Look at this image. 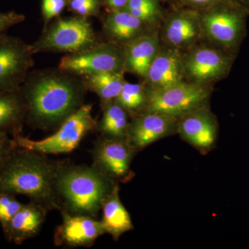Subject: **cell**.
Wrapping results in <instances>:
<instances>
[{
    "instance_id": "cell-1",
    "label": "cell",
    "mask_w": 249,
    "mask_h": 249,
    "mask_svg": "<svg viewBox=\"0 0 249 249\" xmlns=\"http://www.w3.org/2000/svg\"><path fill=\"white\" fill-rule=\"evenodd\" d=\"M25 123L34 128H58L84 105L87 90L80 77L59 69L30 72L19 88Z\"/></svg>"
},
{
    "instance_id": "cell-2",
    "label": "cell",
    "mask_w": 249,
    "mask_h": 249,
    "mask_svg": "<svg viewBox=\"0 0 249 249\" xmlns=\"http://www.w3.org/2000/svg\"><path fill=\"white\" fill-rule=\"evenodd\" d=\"M59 163L43 154L16 147L0 168V193L21 195L49 211L58 210L55 181Z\"/></svg>"
},
{
    "instance_id": "cell-3",
    "label": "cell",
    "mask_w": 249,
    "mask_h": 249,
    "mask_svg": "<svg viewBox=\"0 0 249 249\" xmlns=\"http://www.w3.org/2000/svg\"><path fill=\"white\" fill-rule=\"evenodd\" d=\"M117 184L92 165L60 161L55 181L58 211L97 218L103 203Z\"/></svg>"
},
{
    "instance_id": "cell-4",
    "label": "cell",
    "mask_w": 249,
    "mask_h": 249,
    "mask_svg": "<svg viewBox=\"0 0 249 249\" xmlns=\"http://www.w3.org/2000/svg\"><path fill=\"white\" fill-rule=\"evenodd\" d=\"M204 40L237 54L247 33L249 9L239 0L199 11Z\"/></svg>"
},
{
    "instance_id": "cell-5",
    "label": "cell",
    "mask_w": 249,
    "mask_h": 249,
    "mask_svg": "<svg viewBox=\"0 0 249 249\" xmlns=\"http://www.w3.org/2000/svg\"><path fill=\"white\" fill-rule=\"evenodd\" d=\"M97 121L92 116V105L84 104L58 127L55 133L42 140H32L21 134L13 138L18 147L43 155H60L74 150L87 134L95 130Z\"/></svg>"
},
{
    "instance_id": "cell-6",
    "label": "cell",
    "mask_w": 249,
    "mask_h": 249,
    "mask_svg": "<svg viewBox=\"0 0 249 249\" xmlns=\"http://www.w3.org/2000/svg\"><path fill=\"white\" fill-rule=\"evenodd\" d=\"M98 42L97 36L88 18L76 16L57 18L43 29L42 35L32 47L35 53L71 54L85 50Z\"/></svg>"
},
{
    "instance_id": "cell-7",
    "label": "cell",
    "mask_w": 249,
    "mask_h": 249,
    "mask_svg": "<svg viewBox=\"0 0 249 249\" xmlns=\"http://www.w3.org/2000/svg\"><path fill=\"white\" fill-rule=\"evenodd\" d=\"M147 90L145 111L179 118L199 108L209 106L213 88L183 80L163 89H152L147 86Z\"/></svg>"
},
{
    "instance_id": "cell-8",
    "label": "cell",
    "mask_w": 249,
    "mask_h": 249,
    "mask_svg": "<svg viewBox=\"0 0 249 249\" xmlns=\"http://www.w3.org/2000/svg\"><path fill=\"white\" fill-rule=\"evenodd\" d=\"M237 54L211 45L199 44L183 52L184 80L212 86L229 75Z\"/></svg>"
},
{
    "instance_id": "cell-9",
    "label": "cell",
    "mask_w": 249,
    "mask_h": 249,
    "mask_svg": "<svg viewBox=\"0 0 249 249\" xmlns=\"http://www.w3.org/2000/svg\"><path fill=\"white\" fill-rule=\"evenodd\" d=\"M124 60V47L109 41L98 42L85 50L67 54L60 60L58 69L78 77L107 72L125 73Z\"/></svg>"
},
{
    "instance_id": "cell-10",
    "label": "cell",
    "mask_w": 249,
    "mask_h": 249,
    "mask_svg": "<svg viewBox=\"0 0 249 249\" xmlns=\"http://www.w3.org/2000/svg\"><path fill=\"white\" fill-rule=\"evenodd\" d=\"M34 54L32 45L19 37L0 35V93L19 89L34 65Z\"/></svg>"
},
{
    "instance_id": "cell-11",
    "label": "cell",
    "mask_w": 249,
    "mask_h": 249,
    "mask_svg": "<svg viewBox=\"0 0 249 249\" xmlns=\"http://www.w3.org/2000/svg\"><path fill=\"white\" fill-rule=\"evenodd\" d=\"M91 154V165L116 182L127 183L133 178L131 165L137 152L127 139L99 136Z\"/></svg>"
},
{
    "instance_id": "cell-12",
    "label": "cell",
    "mask_w": 249,
    "mask_h": 249,
    "mask_svg": "<svg viewBox=\"0 0 249 249\" xmlns=\"http://www.w3.org/2000/svg\"><path fill=\"white\" fill-rule=\"evenodd\" d=\"M178 134L203 155L213 150L219 136L217 117L209 106L196 109L178 118Z\"/></svg>"
},
{
    "instance_id": "cell-13",
    "label": "cell",
    "mask_w": 249,
    "mask_h": 249,
    "mask_svg": "<svg viewBox=\"0 0 249 249\" xmlns=\"http://www.w3.org/2000/svg\"><path fill=\"white\" fill-rule=\"evenodd\" d=\"M160 42L181 52L204 40L199 11L184 8L173 11L163 19Z\"/></svg>"
},
{
    "instance_id": "cell-14",
    "label": "cell",
    "mask_w": 249,
    "mask_h": 249,
    "mask_svg": "<svg viewBox=\"0 0 249 249\" xmlns=\"http://www.w3.org/2000/svg\"><path fill=\"white\" fill-rule=\"evenodd\" d=\"M178 118L144 111L131 119L127 139L138 152L160 139L178 134Z\"/></svg>"
},
{
    "instance_id": "cell-15",
    "label": "cell",
    "mask_w": 249,
    "mask_h": 249,
    "mask_svg": "<svg viewBox=\"0 0 249 249\" xmlns=\"http://www.w3.org/2000/svg\"><path fill=\"white\" fill-rule=\"evenodd\" d=\"M60 213L62 222L54 234V244L58 247H91L98 237L106 234L97 218Z\"/></svg>"
},
{
    "instance_id": "cell-16",
    "label": "cell",
    "mask_w": 249,
    "mask_h": 249,
    "mask_svg": "<svg viewBox=\"0 0 249 249\" xmlns=\"http://www.w3.org/2000/svg\"><path fill=\"white\" fill-rule=\"evenodd\" d=\"M183 52L160 43V50L144 78L148 88L158 89L183 81Z\"/></svg>"
},
{
    "instance_id": "cell-17",
    "label": "cell",
    "mask_w": 249,
    "mask_h": 249,
    "mask_svg": "<svg viewBox=\"0 0 249 249\" xmlns=\"http://www.w3.org/2000/svg\"><path fill=\"white\" fill-rule=\"evenodd\" d=\"M49 210L43 205L30 201L24 204L4 231L5 239L16 245L38 235L45 224Z\"/></svg>"
},
{
    "instance_id": "cell-18",
    "label": "cell",
    "mask_w": 249,
    "mask_h": 249,
    "mask_svg": "<svg viewBox=\"0 0 249 249\" xmlns=\"http://www.w3.org/2000/svg\"><path fill=\"white\" fill-rule=\"evenodd\" d=\"M160 46V36L157 30L140 36L124 46L125 72L144 80Z\"/></svg>"
},
{
    "instance_id": "cell-19",
    "label": "cell",
    "mask_w": 249,
    "mask_h": 249,
    "mask_svg": "<svg viewBox=\"0 0 249 249\" xmlns=\"http://www.w3.org/2000/svg\"><path fill=\"white\" fill-rule=\"evenodd\" d=\"M103 30L109 42L123 47L134 39L155 31L126 10L108 11L103 20Z\"/></svg>"
},
{
    "instance_id": "cell-20",
    "label": "cell",
    "mask_w": 249,
    "mask_h": 249,
    "mask_svg": "<svg viewBox=\"0 0 249 249\" xmlns=\"http://www.w3.org/2000/svg\"><path fill=\"white\" fill-rule=\"evenodd\" d=\"M119 191V184H117L101 208V222L106 234H109L114 241L119 240L125 232L134 230L130 214L121 201Z\"/></svg>"
},
{
    "instance_id": "cell-21",
    "label": "cell",
    "mask_w": 249,
    "mask_h": 249,
    "mask_svg": "<svg viewBox=\"0 0 249 249\" xmlns=\"http://www.w3.org/2000/svg\"><path fill=\"white\" fill-rule=\"evenodd\" d=\"M26 109L19 90L0 93V132L11 137L22 134Z\"/></svg>"
},
{
    "instance_id": "cell-22",
    "label": "cell",
    "mask_w": 249,
    "mask_h": 249,
    "mask_svg": "<svg viewBox=\"0 0 249 249\" xmlns=\"http://www.w3.org/2000/svg\"><path fill=\"white\" fill-rule=\"evenodd\" d=\"M103 114L96 129L100 136L111 139H127L131 119L128 113L115 100L102 105Z\"/></svg>"
},
{
    "instance_id": "cell-23",
    "label": "cell",
    "mask_w": 249,
    "mask_h": 249,
    "mask_svg": "<svg viewBox=\"0 0 249 249\" xmlns=\"http://www.w3.org/2000/svg\"><path fill=\"white\" fill-rule=\"evenodd\" d=\"M124 72H107L80 77L87 90L96 93L101 106L115 100L122 89L124 82Z\"/></svg>"
},
{
    "instance_id": "cell-24",
    "label": "cell",
    "mask_w": 249,
    "mask_h": 249,
    "mask_svg": "<svg viewBox=\"0 0 249 249\" xmlns=\"http://www.w3.org/2000/svg\"><path fill=\"white\" fill-rule=\"evenodd\" d=\"M115 101L128 113L130 119L144 112L147 103V90L144 83L124 82Z\"/></svg>"
},
{
    "instance_id": "cell-25",
    "label": "cell",
    "mask_w": 249,
    "mask_h": 249,
    "mask_svg": "<svg viewBox=\"0 0 249 249\" xmlns=\"http://www.w3.org/2000/svg\"><path fill=\"white\" fill-rule=\"evenodd\" d=\"M124 10L138 18L152 30H156L163 19L160 0H128Z\"/></svg>"
},
{
    "instance_id": "cell-26",
    "label": "cell",
    "mask_w": 249,
    "mask_h": 249,
    "mask_svg": "<svg viewBox=\"0 0 249 249\" xmlns=\"http://www.w3.org/2000/svg\"><path fill=\"white\" fill-rule=\"evenodd\" d=\"M22 203L16 196L9 193H0V226L4 231L15 214L22 207Z\"/></svg>"
},
{
    "instance_id": "cell-27",
    "label": "cell",
    "mask_w": 249,
    "mask_h": 249,
    "mask_svg": "<svg viewBox=\"0 0 249 249\" xmlns=\"http://www.w3.org/2000/svg\"><path fill=\"white\" fill-rule=\"evenodd\" d=\"M103 6V0H67L69 11L80 17H98Z\"/></svg>"
},
{
    "instance_id": "cell-28",
    "label": "cell",
    "mask_w": 249,
    "mask_h": 249,
    "mask_svg": "<svg viewBox=\"0 0 249 249\" xmlns=\"http://www.w3.org/2000/svg\"><path fill=\"white\" fill-rule=\"evenodd\" d=\"M67 6V0H42V19L44 28L48 27L52 19L58 18Z\"/></svg>"
},
{
    "instance_id": "cell-29",
    "label": "cell",
    "mask_w": 249,
    "mask_h": 249,
    "mask_svg": "<svg viewBox=\"0 0 249 249\" xmlns=\"http://www.w3.org/2000/svg\"><path fill=\"white\" fill-rule=\"evenodd\" d=\"M25 16L14 11L0 12V35L5 34L10 28L24 22Z\"/></svg>"
},
{
    "instance_id": "cell-30",
    "label": "cell",
    "mask_w": 249,
    "mask_h": 249,
    "mask_svg": "<svg viewBox=\"0 0 249 249\" xmlns=\"http://www.w3.org/2000/svg\"><path fill=\"white\" fill-rule=\"evenodd\" d=\"M234 0H178L180 4L184 8L203 11L223 3L229 2ZM240 1V0H239Z\"/></svg>"
},
{
    "instance_id": "cell-31",
    "label": "cell",
    "mask_w": 249,
    "mask_h": 249,
    "mask_svg": "<svg viewBox=\"0 0 249 249\" xmlns=\"http://www.w3.org/2000/svg\"><path fill=\"white\" fill-rule=\"evenodd\" d=\"M17 146L13 137L6 132H0V168L11 152Z\"/></svg>"
},
{
    "instance_id": "cell-32",
    "label": "cell",
    "mask_w": 249,
    "mask_h": 249,
    "mask_svg": "<svg viewBox=\"0 0 249 249\" xmlns=\"http://www.w3.org/2000/svg\"><path fill=\"white\" fill-rule=\"evenodd\" d=\"M103 2L108 11H121L125 9L128 0H103Z\"/></svg>"
},
{
    "instance_id": "cell-33",
    "label": "cell",
    "mask_w": 249,
    "mask_h": 249,
    "mask_svg": "<svg viewBox=\"0 0 249 249\" xmlns=\"http://www.w3.org/2000/svg\"><path fill=\"white\" fill-rule=\"evenodd\" d=\"M240 1L249 9V0H240Z\"/></svg>"
},
{
    "instance_id": "cell-34",
    "label": "cell",
    "mask_w": 249,
    "mask_h": 249,
    "mask_svg": "<svg viewBox=\"0 0 249 249\" xmlns=\"http://www.w3.org/2000/svg\"><path fill=\"white\" fill-rule=\"evenodd\" d=\"M163 1H168V0H163Z\"/></svg>"
}]
</instances>
